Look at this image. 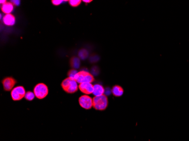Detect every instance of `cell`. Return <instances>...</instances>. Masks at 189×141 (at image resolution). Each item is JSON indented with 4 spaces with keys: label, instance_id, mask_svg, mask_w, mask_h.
<instances>
[{
    "label": "cell",
    "instance_id": "7a4b0ae2",
    "mask_svg": "<svg viewBox=\"0 0 189 141\" xmlns=\"http://www.w3.org/2000/svg\"><path fill=\"white\" fill-rule=\"evenodd\" d=\"M108 100L105 95L94 97L93 98V107L94 109L99 111H103L107 108Z\"/></svg>",
    "mask_w": 189,
    "mask_h": 141
},
{
    "label": "cell",
    "instance_id": "5bb4252c",
    "mask_svg": "<svg viewBox=\"0 0 189 141\" xmlns=\"http://www.w3.org/2000/svg\"><path fill=\"white\" fill-rule=\"evenodd\" d=\"M88 55H89V53H88V51L86 50V49H81L78 53L79 58H81L82 60H85V59H87L88 57Z\"/></svg>",
    "mask_w": 189,
    "mask_h": 141
},
{
    "label": "cell",
    "instance_id": "30bf717a",
    "mask_svg": "<svg viewBox=\"0 0 189 141\" xmlns=\"http://www.w3.org/2000/svg\"><path fill=\"white\" fill-rule=\"evenodd\" d=\"M1 10L5 14H10L14 10V5L11 2H7L1 5Z\"/></svg>",
    "mask_w": 189,
    "mask_h": 141
},
{
    "label": "cell",
    "instance_id": "9c48e42d",
    "mask_svg": "<svg viewBox=\"0 0 189 141\" xmlns=\"http://www.w3.org/2000/svg\"><path fill=\"white\" fill-rule=\"evenodd\" d=\"M2 21L6 26H13L15 23V18L12 14H6L3 17Z\"/></svg>",
    "mask_w": 189,
    "mask_h": 141
},
{
    "label": "cell",
    "instance_id": "7402d4cb",
    "mask_svg": "<svg viewBox=\"0 0 189 141\" xmlns=\"http://www.w3.org/2000/svg\"><path fill=\"white\" fill-rule=\"evenodd\" d=\"M10 2L13 4L14 6L15 5V6H19L20 3H21V1H20L19 0H12V1H11Z\"/></svg>",
    "mask_w": 189,
    "mask_h": 141
},
{
    "label": "cell",
    "instance_id": "ba28073f",
    "mask_svg": "<svg viewBox=\"0 0 189 141\" xmlns=\"http://www.w3.org/2000/svg\"><path fill=\"white\" fill-rule=\"evenodd\" d=\"M78 87L80 91L86 95L92 94L94 91V85L89 82L79 84Z\"/></svg>",
    "mask_w": 189,
    "mask_h": 141
},
{
    "label": "cell",
    "instance_id": "4fadbf2b",
    "mask_svg": "<svg viewBox=\"0 0 189 141\" xmlns=\"http://www.w3.org/2000/svg\"><path fill=\"white\" fill-rule=\"evenodd\" d=\"M112 94L115 97H121L123 94V90L122 87L119 85H115L113 87L112 89Z\"/></svg>",
    "mask_w": 189,
    "mask_h": 141
},
{
    "label": "cell",
    "instance_id": "5b68a950",
    "mask_svg": "<svg viewBox=\"0 0 189 141\" xmlns=\"http://www.w3.org/2000/svg\"><path fill=\"white\" fill-rule=\"evenodd\" d=\"M26 91L24 87L18 86L14 87L11 91V97L14 101H19L24 98Z\"/></svg>",
    "mask_w": 189,
    "mask_h": 141
},
{
    "label": "cell",
    "instance_id": "ac0fdd59",
    "mask_svg": "<svg viewBox=\"0 0 189 141\" xmlns=\"http://www.w3.org/2000/svg\"><path fill=\"white\" fill-rule=\"evenodd\" d=\"M91 74L94 76L98 75L99 73V68L96 66H94L91 68Z\"/></svg>",
    "mask_w": 189,
    "mask_h": 141
},
{
    "label": "cell",
    "instance_id": "44dd1931",
    "mask_svg": "<svg viewBox=\"0 0 189 141\" xmlns=\"http://www.w3.org/2000/svg\"><path fill=\"white\" fill-rule=\"evenodd\" d=\"M111 93H112V90L110 89L109 87H107V89H105V92H104V95H105L106 96H109L110 95Z\"/></svg>",
    "mask_w": 189,
    "mask_h": 141
},
{
    "label": "cell",
    "instance_id": "9a60e30c",
    "mask_svg": "<svg viewBox=\"0 0 189 141\" xmlns=\"http://www.w3.org/2000/svg\"><path fill=\"white\" fill-rule=\"evenodd\" d=\"M35 97V95L34 92L28 91L26 92L24 98L28 101H32V100H34Z\"/></svg>",
    "mask_w": 189,
    "mask_h": 141
},
{
    "label": "cell",
    "instance_id": "277c9868",
    "mask_svg": "<svg viewBox=\"0 0 189 141\" xmlns=\"http://www.w3.org/2000/svg\"><path fill=\"white\" fill-rule=\"evenodd\" d=\"M78 83H92L94 81V76L88 72V71L82 70L78 72L74 78Z\"/></svg>",
    "mask_w": 189,
    "mask_h": 141
},
{
    "label": "cell",
    "instance_id": "3957f363",
    "mask_svg": "<svg viewBox=\"0 0 189 141\" xmlns=\"http://www.w3.org/2000/svg\"><path fill=\"white\" fill-rule=\"evenodd\" d=\"M33 92L37 99L43 100L48 96L49 89L45 84L39 83L34 87Z\"/></svg>",
    "mask_w": 189,
    "mask_h": 141
},
{
    "label": "cell",
    "instance_id": "2e32d148",
    "mask_svg": "<svg viewBox=\"0 0 189 141\" xmlns=\"http://www.w3.org/2000/svg\"><path fill=\"white\" fill-rule=\"evenodd\" d=\"M70 5L72 7H77L81 4V0H70L68 1Z\"/></svg>",
    "mask_w": 189,
    "mask_h": 141
},
{
    "label": "cell",
    "instance_id": "e0dca14e",
    "mask_svg": "<svg viewBox=\"0 0 189 141\" xmlns=\"http://www.w3.org/2000/svg\"><path fill=\"white\" fill-rule=\"evenodd\" d=\"M78 72L77 71V69H70V70L68 72V76H69L68 78L74 79Z\"/></svg>",
    "mask_w": 189,
    "mask_h": 141
},
{
    "label": "cell",
    "instance_id": "cb8c5ba5",
    "mask_svg": "<svg viewBox=\"0 0 189 141\" xmlns=\"http://www.w3.org/2000/svg\"><path fill=\"white\" fill-rule=\"evenodd\" d=\"M6 2H6V1H5H5H0V3H1V5H4V4H5L6 3Z\"/></svg>",
    "mask_w": 189,
    "mask_h": 141
},
{
    "label": "cell",
    "instance_id": "6da1fadb",
    "mask_svg": "<svg viewBox=\"0 0 189 141\" xmlns=\"http://www.w3.org/2000/svg\"><path fill=\"white\" fill-rule=\"evenodd\" d=\"M61 87L63 90L69 94H73L78 91V82L75 79L68 78L61 82Z\"/></svg>",
    "mask_w": 189,
    "mask_h": 141
},
{
    "label": "cell",
    "instance_id": "8992f818",
    "mask_svg": "<svg viewBox=\"0 0 189 141\" xmlns=\"http://www.w3.org/2000/svg\"><path fill=\"white\" fill-rule=\"evenodd\" d=\"M79 104L83 109H90L93 107V99L88 95H83L79 98Z\"/></svg>",
    "mask_w": 189,
    "mask_h": 141
},
{
    "label": "cell",
    "instance_id": "52a82bcc",
    "mask_svg": "<svg viewBox=\"0 0 189 141\" xmlns=\"http://www.w3.org/2000/svg\"><path fill=\"white\" fill-rule=\"evenodd\" d=\"M17 81L15 78L11 77H7L4 78L2 81L3 87L5 91H11L14 89V85L16 84Z\"/></svg>",
    "mask_w": 189,
    "mask_h": 141
},
{
    "label": "cell",
    "instance_id": "ffe728a7",
    "mask_svg": "<svg viewBox=\"0 0 189 141\" xmlns=\"http://www.w3.org/2000/svg\"><path fill=\"white\" fill-rule=\"evenodd\" d=\"M99 60V57L98 55H93L90 58V62L94 63L98 62Z\"/></svg>",
    "mask_w": 189,
    "mask_h": 141
},
{
    "label": "cell",
    "instance_id": "7c38bea8",
    "mask_svg": "<svg viewBox=\"0 0 189 141\" xmlns=\"http://www.w3.org/2000/svg\"><path fill=\"white\" fill-rule=\"evenodd\" d=\"M70 63L71 67L73 68V69H77L80 67V65H81V60L76 57H72L70 61Z\"/></svg>",
    "mask_w": 189,
    "mask_h": 141
},
{
    "label": "cell",
    "instance_id": "8fae6325",
    "mask_svg": "<svg viewBox=\"0 0 189 141\" xmlns=\"http://www.w3.org/2000/svg\"><path fill=\"white\" fill-rule=\"evenodd\" d=\"M104 92L105 89L101 84H96L94 85V91L92 94L94 97L103 96L104 94Z\"/></svg>",
    "mask_w": 189,
    "mask_h": 141
},
{
    "label": "cell",
    "instance_id": "d6986e66",
    "mask_svg": "<svg viewBox=\"0 0 189 141\" xmlns=\"http://www.w3.org/2000/svg\"><path fill=\"white\" fill-rule=\"evenodd\" d=\"M63 2H64V1H62V0H53V1H52V4L55 5V6H59L61 4H62Z\"/></svg>",
    "mask_w": 189,
    "mask_h": 141
},
{
    "label": "cell",
    "instance_id": "603a6c76",
    "mask_svg": "<svg viewBox=\"0 0 189 141\" xmlns=\"http://www.w3.org/2000/svg\"><path fill=\"white\" fill-rule=\"evenodd\" d=\"M83 2H84L86 4H88V3H90L91 2H92V1L91 0H83Z\"/></svg>",
    "mask_w": 189,
    "mask_h": 141
}]
</instances>
